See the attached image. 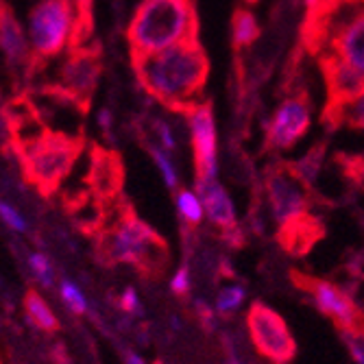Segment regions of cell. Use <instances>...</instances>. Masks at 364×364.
<instances>
[{
	"label": "cell",
	"mask_w": 364,
	"mask_h": 364,
	"mask_svg": "<svg viewBox=\"0 0 364 364\" xmlns=\"http://www.w3.org/2000/svg\"><path fill=\"white\" fill-rule=\"evenodd\" d=\"M301 44L318 68H343L364 79V0H318L308 9Z\"/></svg>",
	"instance_id": "6da1fadb"
},
{
	"label": "cell",
	"mask_w": 364,
	"mask_h": 364,
	"mask_svg": "<svg viewBox=\"0 0 364 364\" xmlns=\"http://www.w3.org/2000/svg\"><path fill=\"white\" fill-rule=\"evenodd\" d=\"M131 59L140 85L159 105L190 114L203 103L201 96L210 77V59L198 40Z\"/></svg>",
	"instance_id": "7a4b0ae2"
},
{
	"label": "cell",
	"mask_w": 364,
	"mask_h": 364,
	"mask_svg": "<svg viewBox=\"0 0 364 364\" xmlns=\"http://www.w3.org/2000/svg\"><path fill=\"white\" fill-rule=\"evenodd\" d=\"M24 33L33 70L83 46L92 33V0H33Z\"/></svg>",
	"instance_id": "3957f363"
},
{
	"label": "cell",
	"mask_w": 364,
	"mask_h": 364,
	"mask_svg": "<svg viewBox=\"0 0 364 364\" xmlns=\"http://www.w3.org/2000/svg\"><path fill=\"white\" fill-rule=\"evenodd\" d=\"M198 16L194 0H140L127 26L131 57H144L177 44L196 42Z\"/></svg>",
	"instance_id": "277c9868"
},
{
	"label": "cell",
	"mask_w": 364,
	"mask_h": 364,
	"mask_svg": "<svg viewBox=\"0 0 364 364\" xmlns=\"http://www.w3.org/2000/svg\"><path fill=\"white\" fill-rule=\"evenodd\" d=\"M101 249L105 259L129 264L144 275H159L168 264V249L164 238L129 210L103 231Z\"/></svg>",
	"instance_id": "5b68a950"
},
{
	"label": "cell",
	"mask_w": 364,
	"mask_h": 364,
	"mask_svg": "<svg viewBox=\"0 0 364 364\" xmlns=\"http://www.w3.org/2000/svg\"><path fill=\"white\" fill-rule=\"evenodd\" d=\"M81 151V142L65 134H40L22 140L20 155L26 179L40 192H53L70 173Z\"/></svg>",
	"instance_id": "8992f818"
},
{
	"label": "cell",
	"mask_w": 364,
	"mask_h": 364,
	"mask_svg": "<svg viewBox=\"0 0 364 364\" xmlns=\"http://www.w3.org/2000/svg\"><path fill=\"white\" fill-rule=\"evenodd\" d=\"M290 282L294 288H299L304 294L312 296V301L321 314L332 318L334 327L341 334L349 336H364V310L355 304L353 294L343 286L327 282L304 271H290Z\"/></svg>",
	"instance_id": "52a82bcc"
},
{
	"label": "cell",
	"mask_w": 364,
	"mask_h": 364,
	"mask_svg": "<svg viewBox=\"0 0 364 364\" xmlns=\"http://www.w3.org/2000/svg\"><path fill=\"white\" fill-rule=\"evenodd\" d=\"M264 192H267V201L277 225L308 212L314 201L312 186L304 179L296 164L284 159L273 161L264 173Z\"/></svg>",
	"instance_id": "ba28073f"
},
{
	"label": "cell",
	"mask_w": 364,
	"mask_h": 364,
	"mask_svg": "<svg viewBox=\"0 0 364 364\" xmlns=\"http://www.w3.org/2000/svg\"><path fill=\"white\" fill-rule=\"evenodd\" d=\"M312 122V98L304 85L288 87L267 124V151H288L299 142Z\"/></svg>",
	"instance_id": "9c48e42d"
},
{
	"label": "cell",
	"mask_w": 364,
	"mask_h": 364,
	"mask_svg": "<svg viewBox=\"0 0 364 364\" xmlns=\"http://www.w3.org/2000/svg\"><path fill=\"white\" fill-rule=\"evenodd\" d=\"M247 327L253 347L271 364H290L296 358V343L286 321L267 304H251L247 312Z\"/></svg>",
	"instance_id": "30bf717a"
},
{
	"label": "cell",
	"mask_w": 364,
	"mask_h": 364,
	"mask_svg": "<svg viewBox=\"0 0 364 364\" xmlns=\"http://www.w3.org/2000/svg\"><path fill=\"white\" fill-rule=\"evenodd\" d=\"M63 55L65 59L59 65V77L53 90L61 98L85 107L101 77V55H98V48H87L85 44Z\"/></svg>",
	"instance_id": "8fae6325"
},
{
	"label": "cell",
	"mask_w": 364,
	"mask_h": 364,
	"mask_svg": "<svg viewBox=\"0 0 364 364\" xmlns=\"http://www.w3.org/2000/svg\"><path fill=\"white\" fill-rule=\"evenodd\" d=\"M190 140L196 181L216 179L218 173V136L212 103H198L190 114Z\"/></svg>",
	"instance_id": "7c38bea8"
},
{
	"label": "cell",
	"mask_w": 364,
	"mask_h": 364,
	"mask_svg": "<svg viewBox=\"0 0 364 364\" xmlns=\"http://www.w3.org/2000/svg\"><path fill=\"white\" fill-rule=\"evenodd\" d=\"M196 194L201 198L210 223L225 236V240L236 242L238 247L242 242V231L238 227L236 208L231 203L227 190L216 179H205V181H196Z\"/></svg>",
	"instance_id": "4fadbf2b"
},
{
	"label": "cell",
	"mask_w": 364,
	"mask_h": 364,
	"mask_svg": "<svg viewBox=\"0 0 364 364\" xmlns=\"http://www.w3.org/2000/svg\"><path fill=\"white\" fill-rule=\"evenodd\" d=\"M325 238V223L314 212H301L277 225V245L292 257H304Z\"/></svg>",
	"instance_id": "5bb4252c"
},
{
	"label": "cell",
	"mask_w": 364,
	"mask_h": 364,
	"mask_svg": "<svg viewBox=\"0 0 364 364\" xmlns=\"http://www.w3.org/2000/svg\"><path fill=\"white\" fill-rule=\"evenodd\" d=\"M0 53L11 68H24L31 63V48L24 26L7 0H0Z\"/></svg>",
	"instance_id": "9a60e30c"
},
{
	"label": "cell",
	"mask_w": 364,
	"mask_h": 364,
	"mask_svg": "<svg viewBox=\"0 0 364 364\" xmlns=\"http://www.w3.org/2000/svg\"><path fill=\"white\" fill-rule=\"evenodd\" d=\"M323 122L329 129H341V127H349V129H360L364 131V92L349 98L347 103H343L341 107L323 114Z\"/></svg>",
	"instance_id": "2e32d148"
},
{
	"label": "cell",
	"mask_w": 364,
	"mask_h": 364,
	"mask_svg": "<svg viewBox=\"0 0 364 364\" xmlns=\"http://www.w3.org/2000/svg\"><path fill=\"white\" fill-rule=\"evenodd\" d=\"M24 312H26V318L33 327L42 329V332H55L59 327L57 323V316L55 312L50 310V306L46 304V299L36 292V290H28L26 296H24Z\"/></svg>",
	"instance_id": "e0dca14e"
},
{
	"label": "cell",
	"mask_w": 364,
	"mask_h": 364,
	"mask_svg": "<svg viewBox=\"0 0 364 364\" xmlns=\"http://www.w3.org/2000/svg\"><path fill=\"white\" fill-rule=\"evenodd\" d=\"M231 36H234V48L236 50L251 46L259 38V24L249 9L238 7L234 11V20H231Z\"/></svg>",
	"instance_id": "ac0fdd59"
},
{
	"label": "cell",
	"mask_w": 364,
	"mask_h": 364,
	"mask_svg": "<svg viewBox=\"0 0 364 364\" xmlns=\"http://www.w3.org/2000/svg\"><path fill=\"white\" fill-rule=\"evenodd\" d=\"M177 212L179 218L188 225V227H198L205 216L203 203L198 198L196 190H179L177 192Z\"/></svg>",
	"instance_id": "d6986e66"
},
{
	"label": "cell",
	"mask_w": 364,
	"mask_h": 364,
	"mask_svg": "<svg viewBox=\"0 0 364 364\" xmlns=\"http://www.w3.org/2000/svg\"><path fill=\"white\" fill-rule=\"evenodd\" d=\"M336 166L341 168L343 177L351 183V188L364 192V155H336Z\"/></svg>",
	"instance_id": "ffe728a7"
},
{
	"label": "cell",
	"mask_w": 364,
	"mask_h": 364,
	"mask_svg": "<svg viewBox=\"0 0 364 364\" xmlns=\"http://www.w3.org/2000/svg\"><path fill=\"white\" fill-rule=\"evenodd\" d=\"M245 296H247V290L245 286L240 284H234V286H225L220 288L218 296H216V310L227 316V314H234L240 310V306L245 304Z\"/></svg>",
	"instance_id": "44dd1931"
},
{
	"label": "cell",
	"mask_w": 364,
	"mask_h": 364,
	"mask_svg": "<svg viewBox=\"0 0 364 364\" xmlns=\"http://www.w3.org/2000/svg\"><path fill=\"white\" fill-rule=\"evenodd\" d=\"M59 296H61V301L65 304V308H68L70 312H75L79 316L87 312V296L83 294V290L75 282L63 279L59 284Z\"/></svg>",
	"instance_id": "7402d4cb"
},
{
	"label": "cell",
	"mask_w": 364,
	"mask_h": 364,
	"mask_svg": "<svg viewBox=\"0 0 364 364\" xmlns=\"http://www.w3.org/2000/svg\"><path fill=\"white\" fill-rule=\"evenodd\" d=\"M151 157H153V161H155L157 171L161 173L164 183H166L171 190H177V186H179V175H177L175 161L171 159V155H168L166 151H164V149H159V146H151Z\"/></svg>",
	"instance_id": "603a6c76"
},
{
	"label": "cell",
	"mask_w": 364,
	"mask_h": 364,
	"mask_svg": "<svg viewBox=\"0 0 364 364\" xmlns=\"http://www.w3.org/2000/svg\"><path fill=\"white\" fill-rule=\"evenodd\" d=\"M28 269L33 273L42 286H53L55 282V269H53V262L48 259V255H44L42 251H36L28 255Z\"/></svg>",
	"instance_id": "cb8c5ba5"
},
{
	"label": "cell",
	"mask_w": 364,
	"mask_h": 364,
	"mask_svg": "<svg viewBox=\"0 0 364 364\" xmlns=\"http://www.w3.org/2000/svg\"><path fill=\"white\" fill-rule=\"evenodd\" d=\"M0 220H3L11 231H18V234H24L26 231V220L20 214V210H16L11 203L3 201V198H0Z\"/></svg>",
	"instance_id": "d4e9b609"
},
{
	"label": "cell",
	"mask_w": 364,
	"mask_h": 364,
	"mask_svg": "<svg viewBox=\"0 0 364 364\" xmlns=\"http://www.w3.org/2000/svg\"><path fill=\"white\" fill-rule=\"evenodd\" d=\"M120 308H122V312H127V314H138V312H142V304H140V296H138V292L134 290V288H124L122 290V294H120Z\"/></svg>",
	"instance_id": "484cf974"
},
{
	"label": "cell",
	"mask_w": 364,
	"mask_h": 364,
	"mask_svg": "<svg viewBox=\"0 0 364 364\" xmlns=\"http://www.w3.org/2000/svg\"><path fill=\"white\" fill-rule=\"evenodd\" d=\"M155 134H157V140H159V149H164L166 153H173L177 149V142H175V136H173V129L166 124V122H157L155 124Z\"/></svg>",
	"instance_id": "4316f807"
},
{
	"label": "cell",
	"mask_w": 364,
	"mask_h": 364,
	"mask_svg": "<svg viewBox=\"0 0 364 364\" xmlns=\"http://www.w3.org/2000/svg\"><path fill=\"white\" fill-rule=\"evenodd\" d=\"M190 288H192L190 271H188V267H181V269L173 275V279H171V290H173L175 294H179V296H186V294L190 292Z\"/></svg>",
	"instance_id": "83f0119b"
},
{
	"label": "cell",
	"mask_w": 364,
	"mask_h": 364,
	"mask_svg": "<svg viewBox=\"0 0 364 364\" xmlns=\"http://www.w3.org/2000/svg\"><path fill=\"white\" fill-rule=\"evenodd\" d=\"M349 347V353L353 358L355 364H364V336H349V334H341Z\"/></svg>",
	"instance_id": "f1b7e54d"
},
{
	"label": "cell",
	"mask_w": 364,
	"mask_h": 364,
	"mask_svg": "<svg viewBox=\"0 0 364 364\" xmlns=\"http://www.w3.org/2000/svg\"><path fill=\"white\" fill-rule=\"evenodd\" d=\"M196 312H198V318H201V323H203L205 329H212L214 327V312L203 301H196Z\"/></svg>",
	"instance_id": "f546056e"
},
{
	"label": "cell",
	"mask_w": 364,
	"mask_h": 364,
	"mask_svg": "<svg viewBox=\"0 0 364 364\" xmlns=\"http://www.w3.org/2000/svg\"><path fill=\"white\" fill-rule=\"evenodd\" d=\"M124 362L127 364H146V360L140 353H136V351H127L124 353Z\"/></svg>",
	"instance_id": "4dcf8cb0"
},
{
	"label": "cell",
	"mask_w": 364,
	"mask_h": 364,
	"mask_svg": "<svg viewBox=\"0 0 364 364\" xmlns=\"http://www.w3.org/2000/svg\"><path fill=\"white\" fill-rule=\"evenodd\" d=\"M98 122H101L103 129H109V124H112V114H109L107 109L101 112V114H98Z\"/></svg>",
	"instance_id": "1f68e13d"
},
{
	"label": "cell",
	"mask_w": 364,
	"mask_h": 364,
	"mask_svg": "<svg viewBox=\"0 0 364 364\" xmlns=\"http://www.w3.org/2000/svg\"><path fill=\"white\" fill-rule=\"evenodd\" d=\"M318 3V0H306V5H308V9L312 7V5H316Z\"/></svg>",
	"instance_id": "d6a6232c"
},
{
	"label": "cell",
	"mask_w": 364,
	"mask_h": 364,
	"mask_svg": "<svg viewBox=\"0 0 364 364\" xmlns=\"http://www.w3.org/2000/svg\"><path fill=\"white\" fill-rule=\"evenodd\" d=\"M227 364H240V362H238V360H236V358H231V360H229V362H227Z\"/></svg>",
	"instance_id": "836d02e7"
},
{
	"label": "cell",
	"mask_w": 364,
	"mask_h": 364,
	"mask_svg": "<svg viewBox=\"0 0 364 364\" xmlns=\"http://www.w3.org/2000/svg\"><path fill=\"white\" fill-rule=\"evenodd\" d=\"M249 3H253V0H249Z\"/></svg>",
	"instance_id": "e575fe53"
}]
</instances>
